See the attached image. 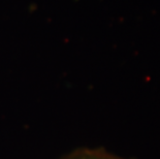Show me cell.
<instances>
[{
	"label": "cell",
	"mask_w": 160,
	"mask_h": 159,
	"mask_svg": "<svg viewBox=\"0 0 160 159\" xmlns=\"http://www.w3.org/2000/svg\"><path fill=\"white\" fill-rule=\"evenodd\" d=\"M60 159H137L126 158L107 151L103 148H79L64 155Z\"/></svg>",
	"instance_id": "1"
}]
</instances>
